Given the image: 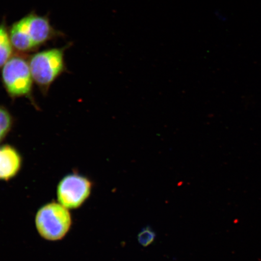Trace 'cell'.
<instances>
[{
  "mask_svg": "<svg viewBox=\"0 0 261 261\" xmlns=\"http://www.w3.org/2000/svg\"><path fill=\"white\" fill-rule=\"evenodd\" d=\"M14 125V116L6 107L0 106V144L7 138Z\"/></svg>",
  "mask_w": 261,
  "mask_h": 261,
  "instance_id": "cell-9",
  "label": "cell"
},
{
  "mask_svg": "<svg viewBox=\"0 0 261 261\" xmlns=\"http://www.w3.org/2000/svg\"><path fill=\"white\" fill-rule=\"evenodd\" d=\"M69 211L58 202L51 201L42 205L35 215V227L40 237L50 241L63 240L72 226Z\"/></svg>",
  "mask_w": 261,
  "mask_h": 261,
  "instance_id": "cell-3",
  "label": "cell"
},
{
  "mask_svg": "<svg viewBox=\"0 0 261 261\" xmlns=\"http://www.w3.org/2000/svg\"><path fill=\"white\" fill-rule=\"evenodd\" d=\"M69 47L67 45L60 48H51L28 57L33 80L42 95L46 96L55 82L67 72L65 52Z\"/></svg>",
  "mask_w": 261,
  "mask_h": 261,
  "instance_id": "cell-1",
  "label": "cell"
},
{
  "mask_svg": "<svg viewBox=\"0 0 261 261\" xmlns=\"http://www.w3.org/2000/svg\"><path fill=\"white\" fill-rule=\"evenodd\" d=\"M1 81L6 92L12 100L26 98L39 110L33 96V80L28 57L25 55H14L1 70Z\"/></svg>",
  "mask_w": 261,
  "mask_h": 261,
  "instance_id": "cell-2",
  "label": "cell"
},
{
  "mask_svg": "<svg viewBox=\"0 0 261 261\" xmlns=\"http://www.w3.org/2000/svg\"><path fill=\"white\" fill-rule=\"evenodd\" d=\"M156 234L155 231L151 227L149 226L142 228L138 234V240L139 243L143 247L150 246L155 239Z\"/></svg>",
  "mask_w": 261,
  "mask_h": 261,
  "instance_id": "cell-10",
  "label": "cell"
},
{
  "mask_svg": "<svg viewBox=\"0 0 261 261\" xmlns=\"http://www.w3.org/2000/svg\"><path fill=\"white\" fill-rule=\"evenodd\" d=\"M9 31L13 47L19 54L37 50L29 37L24 16L10 26Z\"/></svg>",
  "mask_w": 261,
  "mask_h": 261,
  "instance_id": "cell-7",
  "label": "cell"
},
{
  "mask_svg": "<svg viewBox=\"0 0 261 261\" xmlns=\"http://www.w3.org/2000/svg\"><path fill=\"white\" fill-rule=\"evenodd\" d=\"M93 187L92 181L87 176L78 172L70 173L58 182V202L68 210H77L89 198Z\"/></svg>",
  "mask_w": 261,
  "mask_h": 261,
  "instance_id": "cell-4",
  "label": "cell"
},
{
  "mask_svg": "<svg viewBox=\"0 0 261 261\" xmlns=\"http://www.w3.org/2000/svg\"><path fill=\"white\" fill-rule=\"evenodd\" d=\"M23 158L15 146L0 145V181H9L21 171Z\"/></svg>",
  "mask_w": 261,
  "mask_h": 261,
  "instance_id": "cell-6",
  "label": "cell"
},
{
  "mask_svg": "<svg viewBox=\"0 0 261 261\" xmlns=\"http://www.w3.org/2000/svg\"><path fill=\"white\" fill-rule=\"evenodd\" d=\"M24 18L29 37L37 50L48 41L63 36L52 26L47 15H39L32 11Z\"/></svg>",
  "mask_w": 261,
  "mask_h": 261,
  "instance_id": "cell-5",
  "label": "cell"
},
{
  "mask_svg": "<svg viewBox=\"0 0 261 261\" xmlns=\"http://www.w3.org/2000/svg\"><path fill=\"white\" fill-rule=\"evenodd\" d=\"M14 48L10 38L9 28L6 19L0 23V70L14 56Z\"/></svg>",
  "mask_w": 261,
  "mask_h": 261,
  "instance_id": "cell-8",
  "label": "cell"
}]
</instances>
